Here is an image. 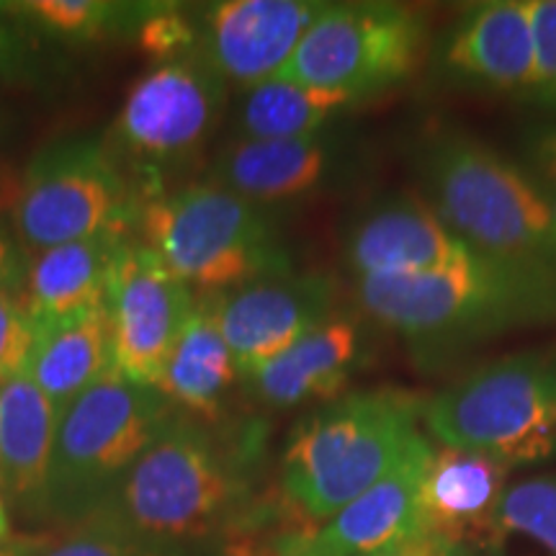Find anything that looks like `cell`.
<instances>
[{
  "mask_svg": "<svg viewBox=\"0 0 556 556\" xmlns=\"http://www.w3.org/2000/svg\"><path fill=\"white\" fill-rule=\"evenodd\" d=\"M225 99L227 80L199 52L160 62L129 88L116 116V160L152 178L184 168L217 129Z\"/></svg>",
  "mask_w": 556,
  "mask_h": 556,
  "instance_id": "cell-10",
  "label": "cell"
},
{
  "mask_svg": "<svg viewBox=\"0 0 556 556\" xmlns=\"http://www.w3.org/2000/svg\"><path fill=\"white\" fill-rule=\"evenodd\" d=\"M122 163L99 139H65L41 150L24 173L13 225L26 248L50 250L65 242L124 235L139 217Z\"/></svg>",
  "mask_w": 556,
  "mask_h": 556,
  "instance_id": "cell-8",
  "label": "cell"
},
{
  "mask_svg": "<svg viewBox=\"0 0 556 556\" xmlns=\"http://www.w3.org/2000/svg\"><path fill=\"white\" fill-rule=\"evenodd\" d=\"M467 245L417 193H389L351 225L345 263L356 278L405 276L467 261Z\"/></svg>",
  "mask_w": 556,
  "mask_h": 556,
  "instance_id": "cell-15",
  "label": "cell"
},
{
  "mask_svg": "<svg viewBox=\"0 0 556 556\" xmlns=\"http://www.w3.org/2000/svg\"><path fill=\"white\" fill-rule=\"evenodd\" d=\"M142 52L160 62H170L199 50V26L178 5H152L137 29Z\"/></svg>",
  "mask_w": 556,
  "mask_h": 556,
  "instance_id": "cell-28",
  "label": "cell"
},
{
  "mask_svg": "<svg viewBox=\"0 0 556 556\" xmlns=\"http://www.w3.org/2000/svg\"><path fill=\"white\" fill-rule=\"evenodd\" d=\"M426 41V16L409 5L325 3L278 78L368 99L413 78Z\"/></svg>",
  "mask_w": 556,
  "mask_h": 556,
  "instance_id": "cell-9",
  "label": "cell"
},
{
  "mask_svg": "<svg viewBox=\"0 0 556 556\" xmlns=\"http://www.w3.org/2000/svg\"><path fill=\"white\" fill-rule=\"evenodd\" d=\"M325 3L225 0L204 11L199 54L225 80L255 88L278 78Z\"/></svg>",
  "mask_w": 556,
  "mask_h": 556,
  "instance_id": "cell-13",
  "label": "cell"
},
{
  "mask_svg": "<svg viewBox=\"0 0 556 556\" xmlns=\"http://www.w3.org/2000/svg\"><path fill=\"white\" fill-rule=\"evenodd\" d=\"M238 377V364L222 338L212 299L199 302L165 364L157 392L173 405L214 420Z\"/></svg>",
  "mask_w": 556,
  "mask_h": 556,
  "instance_id": "cell-23",
  "label": "cell"
},
{
  "mask_svg": "<svg viewBox=\"0 0 556 556\" xmlns=\"http://www.w3.org/2000/svg\"><path fill=\"white\" fill-rule=\"evenodd\" d=\"M168 420V402L152 387L109 374L60 409L45 507L90 518Z\"/></svg>",
  "mask_w": 556,
  "mask_h": 556,
  "instance_id": "cell-7",
  "label": "cell"
},
{
  "mask_svg": "<svg viewBox=\"0 0 556 556\" xmlns=\"http://www.w3.org/2000/svg\"><path fill=\"white\" fill-rule=\"evenodd\" d=\"M31 556H180V552L142 544L114 520L93 513L67 536L41 539Z\"/></svg>",
  "mask_w": 556,
  "mask_h": 556,
  "instance_id": "cell-27",
  "label": "cell"
},
{
  "mask_svg": "<svg viewBox=\"0 0 556 556\" xmlns=\"http://www.w3.org/2000/svg\"><path fill=\"white\" fill-rule=\"evenodd\" d=\"M417 170L430 206L467 245L556 276V189L475 137L441 131Z\"/></svg>",
  "mask_w": 556,
  "mask_h": 556,
  "instance_id": "cell-2",
  "label": "cell"
},
{
  "mask_svg": "<svg viewBox=\"0 0 556 556\" xmlns=\"http://www.w3.org/2000/svg\"><path fill=\"white\" fill-rule=\"evenodd\" d=\"M124 235L65 242L41 250L24 276V307L34 325L103 307L106 278Z\"/></svg>",
  "mask_w": 556,
  "mask_h": 556,
  "instance_id": "cell-22",
  "label": "cell"
},
{
  "mask_svg": "<svg viewBox=\"0 0 556 556\" xmlns=\"http://www.w3.org/2000/svg\"><path fill=\"white\" fill-rule=\"evenodd\" d=\"M197 304L193 289L173 276L144 242L124 240L111 261L103 296L114 371L157 389Z\"/></svg>",
  "mask_w": 556,
  "mask_h": 556,
  "instance_id": "cell-11",
  "label": "cell"
},
{
  "mask_svg": "<svg viewBox=\"0 0 556 556\" xmlns=\"http://www.w3.org/2000/svg\"><path fill=\"white\" fill-rule=\"evenodd\" d=\"M18 253L11 240L0 232V289H11L18 283Z\"/></svg>",
  "mask_w": 556,
  "mask_h": 556,
  "instance_id": "cell-34",
  "label": "cell"
},
{
  "mask_svg": "<svg viewBox=\"0 0 556 556\" xmlns=\"http://www.w3.org/2000/svg\"><path fill=\"white\" fill-rule=\"evenodd\" d=\"M41 539H9L0 541V556H31L34 548L39 546Z\"/></svg>",
  "mask_w": 556,
  "mask_h": 556,
  "instance_id": "cell-35",
  "label": "cell"
},
{
  "mask_svg": "<svg viewBox=\"0 0 556 556\" xmlns=\"http://www.w3.org/2000/svg\"><path fill=\"white\" fill-rule=\"evenodd\" d=\"M510 467L477 451L438 446L422 475V531L464 552H500V503Z\"/></svg>",
  "mask_w": 556,
  "mask_h": 556,
  "instance_id": "cell-16",
  "label": "cell"
},
{
  "mask_svg": "<svg viewBox=\"0 0 556 556\" xmlns=\"http://www.w3.org/2000/svg\"><path fill=\"white\" fill-rule=\"evenodd\" d=\"M111 368L106 307L34 325V343L24 371L58 409L70 405Z\"/></svg>",
  "mask_w": 556,
  "mask_h": 556,
  "instance_id": "cell-21",
  "label": "cell"
},
{
  "mask_svg": "<svg viewBox=\"0 0 556 556\" xmlns=\"http://www.w3.org/2000/svg\"><path fill=\"white\" fill-rule=\"evenodd\" d=\"M142 242L186 287L232 291L291 274V258L266 208L217 184H193L142 199Z\"/></svg>",
  "mask_w": 556,
  "mask_h": 556,
  "instance_id": "cell-5",
  "label": "cell"
},
{
  "mask_svg": "<svg viewBox=\"0 0 556 556\" xmlns=\"http://www.w3.org/2000/svg\"><path fill=\"white\" fill-rule=\"evenodd\" d=\"M528 170L556 189V127L536 129L526 142Z\"/></svg>",
  "mask_w": 556,
  "mask_h": 556,
  "instance_id": "cell-32",
  "label": "cell"
},
{
  "mask_svg": "<svg viewBox=\"0 0 556 556\" xmlns=\"http://www.w3.org/2000/svg\"><path fill=\"white\" fill-rule=\"evenodd\" d=\"M34 343V325L9 289H0V381L26 368Z\"/></svg>",
  "mask_w": 556,
  "mask_h": 556,
  "instance_id": "cell-30",
  "label": "cell"
},
{
  "mask_svg": "<svg viewBox=\"0 0 556 556\" xmlns=\"http://www.w3.org/2000/svg\"><path fill=\"white\" fill-rule=\"evenodd\" d=\"M451 78L492 90H533L536 52L528 9L520 0H492L467 11L441 50Z\"/></svg>",
  "mask_w": 556,
  "mask_h": 556,
  "instance_id": "cell-18",
  "label": "cell"
},
{
  "mask_svg": "<svg viewBox=\"0 0 556 556\" xmlns=\"http://www.w3.org/2000/svg\"><path fill=\"white\" fill-rule=\"evenodd\" d=\"M356 294L368 317L428 353L556 323V276L479 250L446 268L356 278Z\"/></svg>",
  "mask_w": 556,
  "mask_h": 556,
  "instance_id": "cell-1",
  "label": "cell"
},
{
  "mask_svg": "<svg viewBox=\"0 0 556 556\" xmlns=\"http://www.w3.org/2000/svg\"><path fill=\"white\" fill-rule=\"evenodd\" d=\"M366 99L348 90L312 88L274 78L248 88L238 109V139H296L325 131Z\"/></svg>",
  "mask_w": 556,
  "mask_h": 556,
  "instance_id": "cell-24",
  "label": "cell"
},
{
  "mask_svg": "<svg viewBox=\"0 0 556 556\" xmlns=\"http://www.w3.org/2000/svg\"><path fill=\"white\" fill-rule=\"evenodd\" d=\"M11 539V523H9V510H5L3 492H0V541Z\"/></svg>",
  "mask_w": 556,
  "mask_h": 556,
  "instance_id": "cell-36",
  "label": "cell"
},
{
  "mask_svg": "<svg viewBox=\"0 0 556 556\" xmlns=\"http://www.w3.org/2000/svg\"><path fill=\"white\" fill-rule=\"evenodd\" d=\"M155 3H109V0H29L9 3L18 18L70 41H99L139 29Z\"/></svg>",
  "mask_w": 556,
  "mask_h": 556,
  "instance_id": "cell-25",
  "label": "cell"
},
{
  "mask_svg": "<svg viewBox=\"0 0 556 556\" xmlns=\"http://www.w3.org/2000/svg\"><path fill=\"white\" fill-rule=\"evenodd\" d=\"M336 296V281L325 274L268 276L214 296V317L240 377L255 374L332 317Z\"/></svg>",
  "mask_w": 556,
  "mask_h": 556,
  "instance_id": "cell-12",
  "label": "cell"
},
{
  "mask_svg": "<svg viewBox=\"0 0 556 556\" xmlns=\"http://www.w3.org/2000/svg\"><path fill=\"white\" fill-rule=\"evenodd\" d=\"M343 150L328 131L296 139H238L219 152L212 184L258 206L309 197L338 170Z\"/></svg>",
  "mask_w": 556,
  "mask_h": 556,
  "instance_id": "cell-17",
  "label": "cell"
},
{
  "mask_svg": "<svg viewBox=\"0 0 556 556\" xmlns=\"http://www.w3.org/2000/svg\"><path fill=\"white\" fill-rule=\"evenodd\" d=\"M60 409L26 371L0 381V492L45 507Z\"/></svg>",
  "mask_w": 556,
  "mask_h": 556,
  "instance_id": "cell-20",
  "label": "cell"
},
{
  "mask_svg": "<svg viewBox=\"0 0 556 556\" xmlns=\"http://www.w3.org/2000/svg\"><path fill=\"white\" fill-rule=\"evenodd\" d=\"M212 556H250L245 548H240L238 544H235V541H229V539H225V546L219 548V552H214Z\"/></svg>",
  "mask_w": 556,
  "mask_h": 556,
  "instance_id": "cell-37",
  "label": "cell"
},
{
  "mask_svg": "<svg viewBox=\"0 0 556 556\" xmlns=\"http://www.w3.org/2000/svg\"><path fill=\"white\" fill-rule=\"evenodd\" d=\"M441 446L513 467L556 456V348L513 353L471 368L422 405Z\"/></svg>",
  "mask_w": 556,
  "mask_h": 556,
  "instance_id": "cell-6",
  "label": "cell"
},
{
  "mask_svg": "<svg viewBox=\"0 0 556 556\" xmlns=\"http://www.w3.org/2000/svg\"><path fill=\"white\" fill-rule=\"evenodd\" d=\"M526 9L536 52V80L531 93L556 106V0H528Z\"/></svg>",
  "mask_w": 556,
  "mask_h": 556,
  "instance_id": "cell-29",
  "label": "cell"
},
{
  "mask_svg": "<svg viewBox=\"0 0 556 556\" xmlns=\"http://www.w3.org/2000/svg\"><path fill=\"white\" fill-rule=\"evenodd\" d=\"M34 50L18 31V16L9 3H0V75L13 83H24L34 78Z\"/></svg>",
  "mask_w": 556,
  "mask_h": 556,
  "instance_id": "cell-31",
  "label": "cell"
},
{
  "mask_svg": "<svg viewBox=\"0 0 556 556\" xmlns=\"http://www.w3.org/2000/svg\"><path fill=\"white\" fill-rule=\"evenodd\" d=\"M361 356V330L351 317L332 315L299 338L281 356L250 374V387L270 407L340 397Z\"/></svg>",
  "mask_w": 556,
  "mask_h": 556,
  "instance_id": "cell-19",
  "label": "cell"
},
{
  "mask_svg": "<svg viewBox=\"0 0 556 556\" xmlns=\"http://www.w3.org/2000/svg\"><path fill=\"white\" fill-rule=\"evenodd\" d=\"M500 533L503 539L520 533L556 556V475L507 486L500 503Z\"/></svg>",
  "mask_w": 556,
  "mask_h": 556,
  "instance_id": "cell-26",
  "label": "cell"
},
{
  "mask_svg": "<svg viewBox=\"0 0 556 556\" xmlns=\"http://www.w3.org/2000/svg\"><path fill=\"white\" fill-rule=\"evenodd\" d=\"M430 454L433 446L420 435L381 482L336 513L328 526L289 536L276 556H368L426 533L420 486Z\"/></svg>",
  "mask_w": 556,
  "mask_h": 556,
  "instance_id": "cell-14",
  "label": "cell"
},
{
  "mask_svg": "<svg viewBox=\"0 0 556 556\" xmlns=\"http://www.w3.org/2000/svg\"><path fill=\"white\" fill-rule=\"evenodd\" d=\"M464 548L451 546L448 541L433 536V533H417L413 539L400 541V544L381 548L368 556H462Z\"/></svg>",
  "mask_w": 556,
  "mask_h": 556,
  "instance_id": "cell-33",
  "label": "cell"
},
{
  "mask_svg": "<svg viewBox=\"0 0 556 556\" xmlns=\"http://www.w3.org/2000/svg\"><path fill=\"white\" fill-rule=\"evenodd\" d=\"M420 402L392 389L353 392L307 417L283 454V495L309 520H330L381 482L420 438Z\"/></svg>",
  "mask_w": 556,
  "mask_h": 556,
  "instance_id": "cell-4",
  "label": "cell"
},
{
  "mask_svg": "<svg viewBox=\"0 0 556 556\" xmlns=\"http://www.w3.org/2000/svg\"><path fill=\"white\" fill-rule=\"evenodd\" d=\"M462 556H495V552H475V554H471V552H464Z\"/></svg>",
  "mask_w": 556,
  "mask_h": 556,
  "instance_id": "cell-38",
  "label": "cell"
},
{
  "mask_svg": "<svg viewBox=\"0 0 556 556\" xmlns=\"http://www.w3.org/2000/svg\"><path fill=\"white\" fill-rule=\"evenodd\" d=\"M248 510V482L197 422L168 417L99 510L129 536L178 548L225 533Z\"/></svg>",
  "mask_w": 556,
  "mask_h": 556,
  "instance_id": "cell-3",
  "label": "cell"
}]
</instances>
